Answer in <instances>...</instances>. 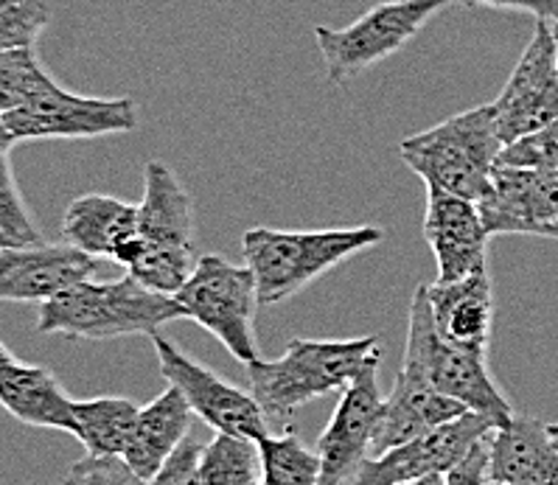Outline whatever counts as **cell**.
<instances>
[{
  "label": "cell",
  "instance_id": "1f68e13d",
  "mask_svg": "<svg viewBox=\"0 0 558 485\" xmlns=\"http://www.w3.org/2000/svg\"><path fill=\"white\" fill-rule=\"evenodd\" d=\"M469 3L494 9H519V12L536 14V21H558V0H469Z\"/></svg>",
  "mask_w": 558,
  "mask_h": 485
},
{
  "label": "cell",
  "instance_id": "44dd1931",
  "mask_svg": "<svg viewBox=\"0 0 558 485\" xmlns=\"http://www.w3.org/2000/svg\"><path fill=\"white\" fill-rule=\"evenodd\" d=\"M191 419H194V410L185 401V396L178 387L169 385L158 399L141 407L121 458L130 463V469L138 477L151 483L160 474V469L169 463L171 454L178 452L183 440L189 438Z\"/></svg>",
  "mask_w": 558,
  "mask_h": 485
},
{
  "label": "cell",
  "instance_id": "f1b7e54d",
  "mask_svg": "<svg viewBox=\"0 0 558 485\" xmlns=\"http://www.w3.org/2000/svg\"><path fill=\"white\" fill-rule=\"evenodd\" d=\"M62 485H149V480L132 472L124 458L85 454V458L73 463Z\"/></svg>",
  "mask_w": 558,
  "mask_h": 485
},
{
  "label": "cell",
  "instance_id": "603a6c76",
  "mask_svg": "<svg viewBox=\"0 0 558 485\" xmlns=\"http://www.w3.org/2000/svg\"><path fill=\"white\" fill-rule=\"evenodd\" d=\"M73 410H76V438L82 440L87 454H99V458L124 454L141 407L124 396H96V399L73 401Z\"/></svg>",
  "mask_w": 558,
  "mask_h": 485
},
{
  "label": "cell",
  "instance_id": "e575fe53",
  "mask_svg": "<svg viewBox=\"0 0 558 485\" xmlns=\"http://www.w3.org/2000/svg\"><path fill=\"white\" fill-rule=\"evenodd\" d=\"M486 485H508V483H499V480H488Z\"/></svg>",
  "mask_w": 558,
  "mask_h": 485
},
{
  "label": "cell",
  "instance_id": "cb8c5ba5",
  "mask_svg": "<svg viewBox=\"0 0 558 485\" xmlns=\"http://www.w3.org/2000/svg\"><path fill=\"white\" fill-rule=\"evenodd\" d=\"M203 485H256L264 483L262 446L258 440L217 433L199 458Z\"/></svg>",
  "mask_w": 558,
  "mask_h": 485
},
{
  "label": "cell",
  "instance_id": "836d02e7",
  "mask_svg": "<svg viewBox=\"0 0 558 485\" xmlns=\"http://www.w3.org/2000/svg\"><path fill=\"white\" fill-rule=\"evenodd\" d=\"M553 37H556V57H558V21L553 23Z\"/></svg>",
  "mask_w": 558,
  "mask_h": 485
},
{
  "label": "cell",
  "instance_id": "7a4b0ae2",
  "mask_svg": "<svg viewBox=\"0 0 558 485\" xmlns=\"http://www.w3.org/2000/svg\"><path fill=\"white\" fill-rule=\"evenodd\" d=\"M381 360L379 337L356 340H290L281 360H258L244 365L253 399L269 421L292 429V419L303 404L320 396L349 390L351 381Z\"/></svg>",
  "mask_w": 558,
  "mask_h": 485
},
{
  "label": "cell",
  "instance_id": "7c38bea8",
  "mask_svg": "<svg viewBox=\"0 0 558 485\" xmlns=\"http://www.w3.org/2000/svg\"><path fill=\"white\" fill-rule=\"evenodd\" d=\"M494 433V424L477 413H466L449 424L429 429L390 452L365 460L351 485H399L429 474H449L472 454L480 440Z\"/></svg>",
  "mask_w": 558,
  "mask_h": 485
},
{
  "label": "cell",
  "instance_id": "8d00e7d4",
  "mask_svg": "<svg viewBox=\"0 0 558 485\" xmlns=\"http://www.w3.org/2000/svg\"><path fill=\"white\" fill-rule=\"evenodd\" d=\"M256 485H264V483H256Z\"/></svg>",
  "mask_w": 558,
  "mask_h": 485
},
{
  "label": "cell",
  "instance_id": "ffe728a7",
  "mask_svg": "<svg viewBox=\"0 0 558 485\" xmlns=\"http://www.w3.org/2000/svg\"><path fill=\"white\" fill-rule=\"evenodd\" d=\"M488 480L508 485H558V438L553 424L517 415L506 429H494Z\"/></svg>",
  "mask_w": 558,
  "mask_h": 485
},
{
  "label": "cell",
  "instance_id": "e0dca14e",
  "mask_svg": "<svg viewBox=\"0 0 558 485\" xmlns=\"http://www.w3.org/2000/svg\"><path fill=\"white\" fill-rule=\"evenodd\" d=\"M96 272L93 256L71 244L3 250L0 253V298L9 303H48Z\"/></svg>",
  "mask_w": 558,
  "mask_h": 485
},
{
  "label": "cell",
  "instance_id": "d590c367",
  "mask_svg": "<svg viewBox=\"0 0 558 485\" xmlns=\"http://www.w3.org/2000/svg\"><path fill=\"white\" fill-rule=\"evenodd\" d=\"M553 433H556V438H558V424H553Z\"/></svg>",
  "mask_w": 558,
  "mask_h": 485
},
{
  "label": "cell",
  "instance_id": "8fae6325",
  "mask_svg": "<svg viewBox=\"0 0 558 485\" xmlns=\"http://www.w3.org/2000/svg\"><path fill=\"white\" fill-rule=\"evenodd\" d=\"M499 141L513 144L558 119V57L550 21H536L533 40L511 80L492 101Z\"/></svg>",
  "mask_w": 558,
  "mask_h": 485
},
{
  "label": "cell",
  "instance_id": "4dcf8cb0",
  "mask_svg": "<svg viewBox=\"0 0 558 485\" xmlns=\"http://www.w3.org/2000/svg\"><path fill=\"white\" fill-rule=\"evenodd\" d=\"M492 438V435H488ZM480 440L472 449L466 460L454 465L452 472L447 474V485H486L488 483V469H492V444Z\"/></svg>",
  "mask_w": 558,
  "mask_h": 485
},
{
  "label": "cell",
  "instance_id": "7402d4cb",
  "mask_svg": "<svg viewBox=\"0 0 558 485\" xmlns=\"http://www.w3.org/2000/svg\"><path fill=\"white\" fill-rule=\"evenodd\" d=\"M427 295L440 337L488 356L494 326V292L488 269L454 283H427Z\"/></svg>",
  "mask_w": 558,
  "mask_h": 485
},
{
  "label": "cell",
  "instance_id": "3957f363",
  "mask_svg": "<svg viewBox=\"0 0 558 485\" xmlns=\"http://www.w3.org/2000/svg\"><path fill=\"white\" fill-rule=\"evenodd\" d=\"M171 320H189L178 298L151 292L132 276L119 281H85L43 303L37 331L68 340L155 337Z\"/></svg>",
  "mask_w": 558,
  "mask_h": 485
},
{
  "label": "cell",
  "instance_id": "d6a6232c",
  "mask_svg": "<svg viewBox=\"0 0 558 485\" xmlns=\"http://www.w3.org/2000/svg\"><path fill=\"white\" fill-rule=\"evenodd\" d=\"M399 485H447V474H429V477L410 480V483H399Z\"/></svg>",
  "mask_w": 558,
  "mask_h": 485
},
{
  "label": "cell",
  "instance_id": "2e32d148",
  "mask_svg": "<svg viewBox=\"0 0 558 485\" xmlns=\"http://www.w3.org/2000/svg\"><path fill=\"white\" fill-rule=\"evenodd\" d=\"M62 237L65 244L87 256L110 258L126 269L135 267L144 256L138 205L107 194H85L73 199L62 219Z\"/></svg>",
  "mask_w": 558,
  "mask_h": 485
},
{
  "label": "cell",
  "instance_id": "30bf717a",
  "mask_svg": "<svg viewBox=\"0 0 558 485\" xmlns=\"http://www.w3.org/2000/svg\"><path fill=\"white\" fill-rule=\"evenodd\" d=\"M155 354H158L160 374L171 387H178L185 401L191 404L194 415L214 426L217 433L239 435L262 444L269 435V419L262 410L253 393L239 390L230 381L219 379L214 371L203 367L191 356H185L178 345L166 337H151Z\"/></svg>",
  "mask_w": 558,
  "mask_h": 485
},
{
  "label": "cell",
  "instance_id": "6da1fadb",
  "mask_svg": "<svg viewBox=\"0 0 558 485\" xmlns=\"http://www.w3.org/2000/svg\"><path fill=\"white\" fill-rule=\"evenodd\" d=\"M3 151L21 141L99 138L138 126L132 99H87L65 90L37 62L34 48L0 51Z\"/></svg>",
  "mask_w": 558,
  "mask_h": 485
},
{
  "label": "cell",
  "instance_id": "8992f818",
  "mask_svg": "<svg viewBox=\"0 0 558 485\" xmlns=\"http://www.w3.org/2000/svg\"><path fill=\"white\" fill-rule=\"evenodd\" d=\"M488 356L472 348L454 345L444 340L435 326L433 306H429L427 283L415 289L408 317V345L401 365L418 371L438 393L460 401L469 413H477L494 424V429H506L517 413L511 401L494 385L486 365Z\"/></svg>",
  "mask_w": 558,
  "mask_h": 485
},
{
  "label": "cell",
  "instance_id": "4fadbf2b",
  "mask_svg": "<svg viewBox=\"0 0 558 485\" xmlns=\"http://www.w3.org/2000/svg\"><path fill=\"white\" fill-rule=\"evenodd\" d=\"M379 365L381 360L371 362L351 381L349 390H342L340 404L317 444V454L323 463L320 485L351 483L368 460V449H374L376 426H379L381 407H385V396L376 381Z\"/></svg>",
  "mask_w": 558,
  "mask_h": 485
},
{
  "label": "cell",
  "instance_id": "9c48e42d",
  "mask_svg": "<svg viewBox=\"0 0 558 485\" xmlns=\"http://www.w3.org/2000/svg\"><path fill=\"white\" fill-rule=\"evenodd\" d=\"M449 3L452 0H388L362 14L349 28L315 26L329 80L345 82L376 62L388 60Z\"/></svg>",
  "mask_w": 558,
  "mask_h": 485
},
{
  "label": "cell",
  "instance_id": "5bb4252c",
  "mask_svg": "<svg viewBox=\"0 0 558 485\" xmlns=\"http://www.w3.org/2000/svg\"><path fill=\"white\" fill-rule=\"evenodd\" d=\"M477 208L488 237L558 239V178L497 163L492 191Z\"/></svg>",
  "mask_w": 558,
  "mask_h": 485
},
{
  "label": "cell",
  "instance_id": "ac0fdd59",
  "mask_svg": "<svg viewBox=\"0 0 558 485\" xmlns=\"http://www.w3.org/2000/svg\"><path fill=\"white\" fill-rule=\"evenodd\" d=\"M469 410L460 401L438 393L418 371L401 365L393 381V390L385 396L381 419L374 435L376 452H390L396 446L408 444L418 435L438 429L449 421L466 415Z\"/></svg>",
  "mask_w": 558,
  "mask_h": 485
},
{
  "label": "cell",
  "instance_id": "ba28073f",
  "mask_svg": "<svg viewBox=\"0 0 558 485\" xmlns=\"http://www.w3.org/2000/svg\"><path fill=\"white\" fill-rule=\"evenodd\" d=\"M178 303L189 320L217 337L242 365L258 362L256 312L262 306L253 269L225 262L222 256L199 258L194 276L178 292Z\"/></svg>",
  "mask_w": 558,
  "mask_h": 485
},
{
  "label": "cell",
  "instance_id": "4316f807",
  "mask_svg": "<svg viewBox=\"0 0 558 485\" xmlns=\"http://www.w3.org/2000/svg\"><path fill=\"white\" fill-rule=\"evenodd\" d=\"M48 21V0H0V51L34 48Z\"/></svg>",
  "mask_w": 558,
  "mask_h": 485
},
{
  "label": "cell",
  "instance_id": "5b68a950",
  "mask_svg": "<svg viewBox=\"0 0 558 485\" xmlns=\"http://www.w3.org/2000/svg\"><path fill=\"white\" fill-rule=\"evenodd\" d=\"M399 149L401 160L427 189L480 205L492 191L494 169L506 144L499 141L492 105H483L404 138Z\"/></svg>",
  "mask_w": 558,
  "mask_h": 485
},
{
  "label": "cell",
  "instance_id": "f546056e",
  "mask_svg": "<svg viewBox=\"0 0 558 485\" xmlns=\"http://www.w3.org/2000/svg\"><path fill=\"white\" fill-rule=\"evenodd\" d=\"M205 446L194 438H185L178 452L171 454L169 463L160 469V474L149 485H203L199 477V458Z\"/></svg>",
  "mask_w": 558,
  "mask_h": 485
},
{
  "label": "cell",
  "instance_id": "d4e9b609",
  "mask_svg": "<svg viewBox=\"0 0 558 485\" xmlns=\"http://www.w3.org/2000/svg\"><path fill=\"white\" fill-rule=\"evenodd\" d=\"M258 446H262L264 485H320V454L306 449L295 429L267 435Z\"/></svg>",
  "mask_w": 558,
  "mask_h": 485
},
{
  "label": "cell",
  "instance_id": "52a82bcc",
  "mask_svg": "<svg viewBox=\"0 0 558 485\" xmlns=\"http://www.w3.org/2000/svg\"><path fill=\"white\" fill-rule=\"evenodd\" d=\"M138 210L144 256L135 262L130 276L151 292L178 298L199 264L194 253V203L174 171L160 160L146 163Z\"/></svg>",
  "mask_w": 558,
  "mask_h": 485
},
{
  "label": "cell",
  "instance_id": "9a60e30c",
  "mask_svg": "<svg viewBox=\"0 0 558 485\" xmlns=\"http://www.w3.org/2000/svg\"><path fill=\"white\" fill-rule=\"evenodd\" d=\"M424 239L438 262V283H454L486 272L488 230L477 203L427 189Z\"/></svg>",
  "mask_w": 558,
  "mask_h": 485
},
{
  "label": "cell",
  "instance_id": "484cf974",
  "mask_svg": "<svg viewBox=\"0 0 558 485\" xmlns=\"http://www.w3.org/2000/svg\"><path fill=\"white\" fill-rule=\"evenodd\" d=\"M46 244L37 225L32 222L23 194L14 183L12 160L9 151H3V163H0V247L3 250H23V247H40Z\"/></svg>",
  "mask_w": 558,
  "mask_h": 485
},
{
  "label": "cell",
  "instance_id": "83f0119b",
  "mask_svg": "<svg viewBox=\"0 0 558 485\" xmlns=\"http://www.w3.org/2000/svg\"><path fill=\"white\" fill-rule=\"evenodd\" d=\"M499 163L558 178V119L502 149Z\"/></svg>",
  "mask_w": 558,
  "mask_h": 485
},
{
  "label": "cell",
  "instance_id": "277c9868",
  "mask_svg": "<svg viewBox=\"0 0 558 485\" xmlns=\"http://www.w3.org/2000/svg\"><path fill=\"white\" fill-rule=\"evenodd\" d=\"M381 239L385 230L374 225L335 230L253 228L242 237V253L256 276L262 306H276Z\"/></svg>",
  "mask_w": 558,
  "mask_h": 485
},
{
  "label": "cell",
  "instance_id": "d6986e66",
  "mask_svg": "<svg viewBox=\"0 0 558 485\" xmlns=\"http://www.w3.org/2000/svg\"><path fill=\"white\" fill-rule=\"evenodd\" d=\"M0 401L28 426L76 435V410L60 379L40 365H26L0 345Z\"/></svg>",
  "mask_w": 558,
  "mask_h": 485
}]
</instances>
